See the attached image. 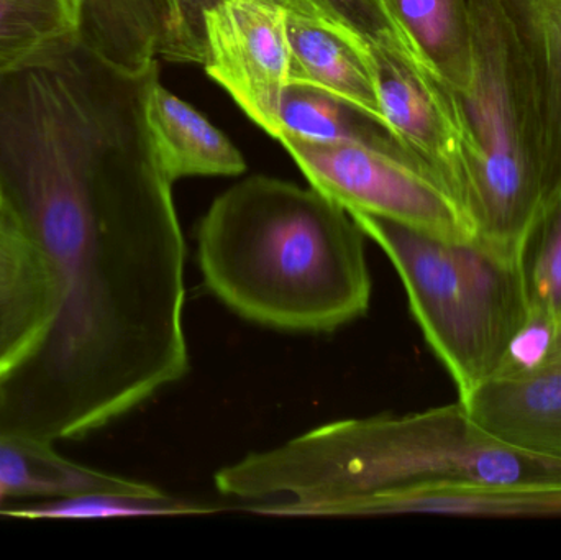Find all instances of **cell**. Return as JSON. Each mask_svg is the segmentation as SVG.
Masks as SVG:
<instances>
[{
	"mask_svg": "<svg viewBox=\"0 0 561 560\" xmlns=\"http://www.w3.org/2000/svg\"><path fill=\"white\" fill-rule=\"evenodd\" d=\"M5 194H3L2 181H0V209H2V207L5 206Z\"/></svg>",
	"mask_w": 561,
	"mask_h": 560,
	"instance_id": "23",
	"label": "cell"
},
{
	"mask_svg": "<svg viewBox=\"0 0 561 560\" xmlns=\"http://www.w3.org/2000/svg\"><path fill=\"white\" fill-rule=\"evenodd\" d=\"M49 328L51 325H45V328L38 329L33 332L32 335L20 342L15 347L10 348L5 354L0 355V391L5 387L7 381L15 375V372L22 367L25 362H28L33 355L36 354L43 342H45L46 335H48Z\"/></svg>",
	"mask_w": 561,
	"mask_h": 560,
	"instance_id": "21",
	"label": "cell"
},
{
	"mask_svg": "<svg viewBox=\"0 0 561 560\" xmlns=\"http://www.w3.org/2000/svg\"><path fill=\"white\" fill-rule=\"evenodd\" d=\"M145 105L140 81L79 56L0 78V181L55 298L0 434L84 439L190 370L186 242Z\"/></svg>",
	"mask_w": 561,
	"mask_h": 560,
	"instance_id": "1",
	"label": "cell"
},
{
	"mask_svg": "<svg viewBox=\"0 0 561 560\" xmlns=\"http://www.w3.org/2000/svg\"><path fill=\"white\" fill-rule=\"evenodd\" d=\"M333 25L362 39L365 45L409 46L382 0H302ZM411 48V46H409ZM412 49V48H411Z\"/></svg>",
	"mask_w": 561,
	"mask_h": 560,
	"instance_id": "19",
	"label": "cell"
},
{
	"mask_svg": "<svg viewBox=\"0 0 561 560\" xmlns=\"http://www.w3.org/2000/svg\"><path fill=\"white\" fill-rule=\"evenodd\" d=\"M529 315L561 318V184L546 201L520 256Z\"/></svg>",
	"mask_w": 561,
	"mask_h": 560,
	"instance_id": "18",
	"label": "cell"
},
{
	"mask_svg": "<svg viewBox=\"0 0 561 560\" xmlns=\"http://www.w3.org/2000/svg\"><path fill=\"white\" fill-rule=\"evenodd\" d=\"M145 114L158 164L171 183L190 176L245 173L239 148L206 115L164 88L160 78L151 82Z\"/></svg>",
	"mask_w": 561,
	"mask_h": 560,
	"instance_id": "10",
	"label": "cell"
},
{
	"mask_svg": "<svg viewBox=\"0 0 561 560\" xmlns=\"http://www.w3.org/2000/svg\"><path fill=\"white\" fill-rule=\"evenodd\" d=\"M287 10L278 0H224L206 13L207 75L270 137L290 84Z\"/></svg>",
	"mask_w": 561,
	"mask_h": 560,
	"instance_id": "7",
	"label": "cell"
},
{
	"mask_svg": "<svg viewBox=\"0 0 561 560\" xmlns=\"http://www.w3.org/2000/svg\"><path fill=\"white\" fill-rule=\"evenodd\" d=\"M0 480L10 496L30 499H61L95 492L167 496L157 487L68 459L49 441L19 434H0Z\"/></svg>",
	"mask_w": 561,
	"mask_h": 560,
	"instance_id": "12",
	"label": "cell"
},
{
	"mask_svg": "<svg viewBox=\"0 0 561 560\" xmlns=\"http://www.w3.org/2000/svg\"><path fill=\"white\" fill-rule=\"evenodd\" d=\"M7 496H10L9 490H7V487L3 485L2 480H0V505H2V502Z\"/></svg>",
	"mask_w": 561,
	"mask_h": 560,
	"instance_id": "22",
	"label": "cell"
},
{
	"mask_svg": "<svg viewBox=\"0 0 561 560\" xmlns=\"http://www.w3.org/2000/svg\"><path fill=\"white\" fill-rule=\"evenodd\" d=\"M368 53L385 121L468 213L470 145L454 89L409 46L368 45Z\"/></svg>",
	"mask_w": 561,
	"mask_h": 560,
	"instance_id": "8",
	"label": "cell"
},
{
	"mask_svg": "<svg viewBox=\"0 0 561 560\" xmlns=\"http://www.w3.org/2000/svg\"><path fill=\"white\" fill-rule=\"evenodd\" d=\"M173 28L161 58L171 62H197L206 59V13L224 0H171ZM286 9L300 5L302 0H278Z\"/></svg>",
	"mask_w": 561,
	"mask_h": 560,
	"instance_id": "20",
	"label": "cell"
},
{
	"mask_svg": "<svg viewBox=\"0 0 561 560\" xmlns=\"http://www.w3.org/2000/svg\"><path fill=\"white\" fill-rule=\"evenodd\" d=\"M286 10L290 84L322 89L385 121L368 45L309 5Z\"/></svg>",
	"mask_w": 561,
	"mask_h": 560,
	"instance_id": "9",
	"label": "cell"
},
{
	"mask_svg": "<svg viewBox=\"0 0 561 560\" xmlns=\"http://www.w3.org/2000/svg\"><path fill=\"white\" fill-rule=\"evenodd\" d=\"M389 256L412 316L454 380L458 400L490 380L529 318L520 265L477 242L435 239L368 214H350Z\"/></svg>",
	"mask_w": 561,
	"mask_h": 560,
	"instance_id": "4",
	"label": "cell"
},
{
	"mask_svg": "<svg viewBox=\"0 0 561 560\" xmlns=\"http://www.w3.org/2000/svg\"><path fill=\"white\" fill-rule=\"evenodd\" d=\"M55 298L42 256L9 203L0 209V355L51 325Z\"/></svg>",
	"mask_w": 561,
	"mask_h": 560,
	"instance_id": "13",
	"label": "cell"
},
{
	"mask_svg": "<svg viewBox=\"0 0 561 560\" xmlns=\"http://www.w3.org/2000/svg\"><path fill=\"white\" fill-rule=\"evenodd\" d=\"M217 506L174 499V496H138L127 493H82L49 499L35 505L0 508V516L30 519H108L141 516H190L216 513Z\"/></svg>",
	"mask_w": 561,
	"mask_h": 560,
	"instance_id": "17",
	"label": "cell"
},
{
	"mask_svg": "<svg viewBox=\"0 0 561 560\" xmlns=\"http://www.w3.org/2000/svg\"><path fill=\"white\" fill-rule=\"evenodd\" d=\"M279 121L280 134L313 141L362 145L432 170L382 118L312 85L289 84L280 104Z\"/></svg>",
	"mask_w": 561,
	"mask_h": 560,
	"instance_id": "15",
	"label": "cell"
},
{
	"mask_svg": "<svg viewBox=\"0 0 561 560\" xmlns=\"http://www.w3.org/2000/svg\"><path fill=\"white\" fill-rule=\"evenodd\" d=\"M419 59L448 88L465 92L473 76L470 0H382Z\"/></svg>",
	"mask_w": 561,
	"mask_h": 560,
	"instance_id": "14",
	"label": "cell"
},
{
	"mask_svg": "<svg viewBox=\"0 0 561 560\" xmlns=\"http://www.w3.org/2000/svg\"><path fill=\"white\" fill-rule=\"evenodd\" d=\"M458 401L496 439L561 459V318L529 315L500 370Z\"/></svg>",
	"mask_w": 561,
	"mask_h": 560,
	"instance_id": "6",
	"label": "cell"
},
{
	"mask_svg": "<svg viewBox=\"0 0 561 560\" xmlns=\"http://www.w3.org/2000/svg\"><path fill=\"white\" fill-rule=\"evenodd\" d=\"M82 0H0V78L81 48Z\"/></svg>",
	"mask_w": 561,
	"mask_h": 560,
	"instance_id": "16",
	"label": "cell"
},
{
	"mask_svg": "<svg viewBox=\"0 0 561 560\" xmlns=\"http://www.w3.org/2000/svg\"><path fill=\"white\" fill-rule=\"evenodd\" d=\"M278 141L310 186L348 214L381 217L447 242L477 240L473 220L428 168L362 145L306 140L289 134H280Z\"/></svg>",
	"mask_w": 561,
	"mask_h": 560,
	"instance_id": "5",
	"label": "cell"
},
{
	"mask_svg": "<svg viewBox=\"0 0 561 560\" xmlns=\"http://www.w3.org/2000/svg\"><path fill=\"white\" fill-rule=\"evenodd\" d=\"M473 76L457 94L470 145L468 214L478 245L511 265L547 201L536 84L496 0H470Z\"/></svg>",
	"mask_w": 561,
	"mask_h": 560,
	"instance_id": "3",
	"label": "cell"
},
{
	"mask_svg": "<svg viewBox=\"0 0 561 560\" xmlns=\"http://www.w3.org/2000/svg\"><path fill=\"white\" fill-rule=\"evenodd\" d=\"M365 233L316 187L252 176L216 197L197 230L207 289L250 322L332 332L365 315Z\"/></svg>",
	"mask_w": 561,
	"mask_h": 560,
	"instance_id": "2",
	"label": "cell"
},
{
	"mask_svg": "<svg viewBox=\"0 0 561 560\" xmlns=\"http://www.w3.org/2000/svg\"><path fill=\"white\" fill-rule=\"evenodd\" d=\"M529 65L543 127L547 199L561 184V0H496Z\"/></svg>",
	"mask_w": 561,
	"mask_h": 560,
	"instance_id": "11",
	"label": "cell"
}]
</instances>
